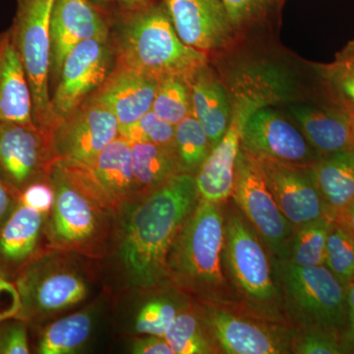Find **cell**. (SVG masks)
<instances>
[{
	"label": "cell",
	"mask_w": 354,
	"mask_h": 354,
	"mask_svg": "<svg viewBox=\"0 0 354 354\" xmlns=\"http://www.w3.org/2000/svg\"><path fill=\"white\" fill-rule=\"evenodd\" d=\"M198 202L195 176L181 172L118 205L109 256L115 258L127 288L146 291L169 283L167 256Z\"/></svg>",
	"instance_id": "6da1fadb"
},
{
	"label": "cell",
	"mask_w": 354,
	"mask_h": 354,
	"mask_svg": "<svg viewBox=\"0 0 354 354\" xmlns=\"http://www.w3.org/2000/svg\"><path fill=\"white\" fill-rule=\"evenodd\" d=\"M46 178L55 191L44 227L46 247L88 259L108 257L115 232L118 205L92 167L57 158Z\"/></svg>",
	"instance_id": "7a4b0ae2"
},
{
	"label": "cell",
	"mask_w": 354,
	"mask_h": 354,
	"mask_svg": "<svg viewBox=\"0 0 354 354\" xmlns=\"http://www.w3.org/2000/svg\"><path fill=\"white\" fill-rule=\"evenodd\" d=\"M223 247V205L198 202L167 256V278L195 301L241 310L225 274Z\"/></svg>",
	"instance_id": "3957f363"
},
{
	"label": "cell",
	"mask_w": 354,
	"mask_h": 354,
	"mask_svg": "<svg viewBox=\"0 0 354 354\" xmlns=\"http://www.w3.org/2000/svg\"><path fill=\"white\" fill-rule=\"evenodd\" d=\"M132 2L114 26L116 64L156 77H183L190 82L208 65V53L186 46L177 36L164 1Z\"/></svg>",
	"instance_id": "277c9868"
},
{
	"label": "cell",
	"mask_w": 354,
	"mask_h": 354,
	"mask_svg": "<svg viewBox=\"0 0 354 354\" xmlns=\"http://www.w3.org/2000/svg\"><path fill=\"white\" fill-rule=\"evenodd\" d=\"M223 264L242 311L288 324L267 247L232 200L223 204Z\"/></svg>",
	"instance_id": "5b68a950"
},
{
	"label": "cell",
	"mask_w": 354,
	"mask_h": 354,
	"mask_svg": "<svg viewBox=\"0 0 354 354\" xmlns=\"http://www.w3.org/2000/svg\"><path fill=\"white\" fill-rule=\"evenodd\" d=\"M82 258L44 249L14 279L21 301L16 318L39 325L83 302L90 295L91 277Z\"/></svg>",
	"instance_id": "8992f818"
},
{
	"label": "cell",
	"mask_w": 354,
	"mask_h": 354,
	"mask_svg": "<svg viewBox=\"0 0 354 354\" xmlns=\"http://www.w3.org/2000/svg\"><path fill=\"white\" fill-rule=\"evenodd\" d=\"M272 272L286 320L295 329H326L344 335L346 288L323 266L300 267L272 258Z\"/></svg>",
	"instance_id": "52a82bcc"
},
{
	"label": "cell",
	"mask_w": 354,
	"mask_h": 354,
	"mask_svg": "<svg viewBox=\"0 0 354 354\" xmlns=\"http://www.w3.org/2000/svg\"><path fill=\"white\" fill-rule=\"evenodd\" d=\"M55 0H16L9 28L31 90L35 124L53 135L60 122L50 94L51 44L50 22Z\"/></svg>",
	"instance_id": "ba28073f"
},
{
	"label": "cell",
	"mask_w": 354,
	"mask_h": 354,
	"mask_svg": "<svg viewBox=\"0 0 354 354\" xmlns=\"http://www.w3.org/2000/svg\"><path fill=\"white\" fill-rule=\"evenodd\" d=\"M193 300V299H192ZM203 326L218 353H290L295 328L239 309L193 300Z\"/></svg>",
	"instance_id": "9c48e42d"
},
{
	"label": "cell",
	"mask_w": 354,
	"mask_h": 354,
	"mask_svg": "<svg viewBox=\"0 0 354 354\" xmlns=\"http://www.w3.org/2000/svg\"><path fill=\"white\" fill-rule=\"evenodd\" d=\"M232 200L259 235L270 256L288 259L293 225L279 209L257 160L241 147L235 165Z\"/></svg>",
	"instance_id": "30bf717a"
},
{
	"label": "cell",
	"mask_w": 354,
	"mask_h": 354,
	"mask_svg": "<svg viewBox=\"0 0 354 354\" xmlns=\"http://www.w3.org/2000/svg\"><path fill=\"white\" fill-rule=\"evenodd\" d=\"M228 95L232 108L230 127L195 174L199 201L223 205L232 198L244 122L256 109L267 106L262 95L246 86L232 85Z\"/></svg>",
	"instance_id": "8fae6325"
},
{
	"label": "cell",
	"mask_w": 354,
	"mask_h": 354,
	"mask_svg": "<svg viewBox=\"0 0 354 354\" xmlns=\"http://www.w3.org/2000/svg\"><path fill=\"white\" fill-rule=\"evenodd\" d=\"M115 64L111 37L77 44L65 58L55 90L53 109L60 120L79 108L106 80Z\"/></svg>",
	"instance_id": "7c38bea8"
},
{
	"label": "cell",
	"mask_w": 354,
	"mask_h": 354,
	"mask_svg": "<svg viewBox=\"0 0 354 354\" xmlns=\"http://www.w3.org/2000/svg\"><path fill=\"white\" fill-rule=\"evenodd\" d=\"M55 160L51 135L36 124L0 122V176L18 196L46 178Z\"/></svg>",
	"instance_id": "4fadbf2b"
},
{
	"label": "cell",
	"mask_w": 354,
	"mask_h": 354,
	"mask_svg": "<svg viewBox=\"0 0 354 354\" xmlns=\"http://www.w3.org/2000/svg\"><path fill=\"white\" fill-rule=\"evenodd\" d=\"M120 135V123L111 109L87 99L53 130V153L55 158L92 167L100 153Z\"/></svg>",
	"instance_id": "5bb4252c"
},
{
	"label": "cell",
	"mask_w": 354,
	"mask_h": 354,
	"mask_svg": "<svg viewBox=\"0 0 354 354\" xmlns=\"http://www.w3.org/2000/svg\"><path fill=\"white\" fill-rule=\"evenodd\" d=\"M241 148L254 157L304 167H313L321 158L299 127L270 106L256 109L247 118Z\"/></svg>",
	"instance_id": "9a60e30c"
},
{
	"label": "cell",
	"mask_w": 354,
	"mask_h": 354,
	"mask_svg": "<svg viewBox=\"0 0 354 354\" xmlns=\"http://www.w3.org/2000/svg\"><path fill=\"white\" fill-rule=\"evenodd\" d=\"M254 158L279 209L293 228L326 216L329 218L312 167Z\"/></svg>",
	"instance_id": "2e32d148"
},
{
	"label": "cell",
	"mask_w": 354,
	"mask_h": 354,
	"mask_svg": "<svg viewBox=\"0 0 354 354\" xmlns=\"http://www.w3.org/2000/svg\"><path fill=\"white\" fill-rule=\"evenodd\" d=\"M177 36L194 50L208 53L225 48L235 30L223 0H162Z\"/></svg>",
	"instance_id": "e0dca14e"
},
{
	"label": "cell",
	"mask_w": 354,
	"mask_h": 354,
	"mask_svg": "<svg viewBox=\"0 0 354 354\" xmlns=\"http://www.w3.org/2000/svg\"><path fill=\"white\" fill-rule=\"evenodd\" d=\"M50 82L57 83L67 55L84 41L109 38L106 18L91 0H55L50 22Z\"/></svg>",
	"instance_id": "ac0fdd59"
},
{
	"label": "cell",
	"mask_w": 354,
	"mask_h": 354,
	"mask_svg": "<svg viewBox=\"0 0 354 354\" xmlns=\"http://www.w3.org/2000/svg\"><path fill=\"white\" fill-rule=\"evenodd\" d=\"M157 88L158 77L115 62L106 80L88 99L111 109L120 130L152 109Z\"/></svg>",
	"instance_id": "d6986e66"
},
{
	"label": "cell",
	"mask_w": 354,
	"mask_h": 354,
	"mask_svg": "<svg viewBox=\"0 0 354 354\" xmlns=\"http://www.w3.org/2000/svg\"><path fill=\"white\" fill-rule=\"evenodd\" d=\"M48 216L18 201L0 230V276L14 281L44 249Z\"/></svg>",
	"instance_id": "ffe728a7"
},
{
	"label": "cell",
	"mask_w": 354,
	"mask_h": 354,
	"mask_svg": "<svg viewBox=\"0 0 354 354\" xmlns=\"http://www.w3.org/2000/svg\"><path fill=\"white\" fill-rule=\"evenodd\" d=\"M290 114L321 158L354 148L353 116L346 109L291 104Z\"/></svg>",
	"instance_id": "44dd1931"
},
{
	"label": "cell",
	"mask_w": 354,
	"mask_h": 354,
	"mask_svg": "<svg viewBox=\"0 0 354 354\" xmlns=\"http://www.w3.org/2000/svg\"><path fill=\"white\" fill-rule=\"evenodd\" d=\"M0 122L35 124L31 90L9 29L0 32Z\"/></svg>",
	"instance_id": "7402d4cb"
},
{
	"label": "cell",
	"mask_w": 354,
	"mask_h": 354,
	"mask_svg": "<svg viewBox=\"0 0 354 354\" xmlns=\"http://www.w3.org/2000/svg\"><path fill=\"white\" fill-rule=\"evenodd\" d=\"M189 83L192 115L204 128L213 150L225 136L232 121L230 95L208 65L198 70Z\"/></svg>",
	"instance_id": "603a6c76"
},
{
	"label": "cell",
	"mask_w": 354,
	"mask_h": 354,
	"mask_svg": "<svg viewBox=\"0 0 354 354\" xmlns=\"http://www.w3.org/2000/svg\"><path fill=\"white\" fill-rule=\"evenodd\" d=\"M91 167L118 207L139 196L133 174L131 145L124 137L120 135L109 143Z\"/></svg>",
	"instance_id": "cb8c5ba5"
},
{
	"label": "cell",
	"mask_w": 354,
	"mask_h": 354,
	"mask_svg": "<svg viewBox=\"0 0 354 354\" xmlns=\"http://www.w3.org/2000/svg\"><path fill=\"white\" fill-rule=\"evenodd\" d=\"M312 169L328 216L333 220L354 200V148L320 158Z\"/></svg>",
	"instance_id": "d4e9b609"
},
{
	"label": "cell",
	"mask_w": 354,
	"mask_h": 354,
	"mask_svg": "<svg viewBox=\"0 0 354 354\" xmlns=\"http://www.w3.org/2000/svg\"><path fill=\"white\" fill-rule=\"evenodd\" d=\"M132 169L140 195L150 192L181 174L176 150L150 143H131Z\"/></svg>",
	"instance_id": "484cf974"
},
{
	"label": "cell",
	"mask_w": 354,
	"mask_h": 354,
	"mask_svg": "<svg viewBox=\"0 0 354 354\" xmlns=\"http://www.w3.org/2000/svg\"><path fill=\"white\" fill-rule=\"evenodd\" d=\"M93 313L88 310L69 314L51 321L44 328L37 342L39 354H71L79 351L90 337L94 325Z\"/></svg>",
	"instance_id": "4316f807"
},
{
	"label": "cell",
	"mask_w": 354,
	"mask_h": 354,
	"mask_svg": "<svg viewBox=\"0 0 354 354\" xmlns=\"http://www.w3.org/2000/svg\"><path fill=\"white\" fill-rule=\"evenodd\" d=\"M164 337L174 354L218 353L191 298L174 319Z\"/></svg>",
	"instance_id": "83f0119b"
},
{
	"label": "cell",
	"mask_w": 354,
	"mask_h": 354,
	"mask_svg": "<svg viewBox=\"0 0 354 354\" xmlns=\"http://www.w3.org/2000/svg\"><path fill=\"white\" fill-rule=\"evenodd\" d=\"M332 218H319L293 228L288 262L300 267L325 264L326 246Z\"/></svg>",
	"instance_id": "f1b7e54d"
},
{
	"label": "cell",
	"mask_w": 354,
	"mask_h": 354,
	"mask_svg": "<svg viewBox=\"0 0 354 354\" xmlns=\"http://www.w3.org/2000/svg\"><path fill=\"white\" fill-rule=\"evenodd\" d=\"M174 150L181 171L195 176L212 152L208 136L199 121L187 116L176 125Z\"/></svg>",
	"instance_id": "f546056e"
},
{
	"label": "cell",
	"mask_w": 354,
	"mask_h": 354,
	"mask_svg": "<svg viewBox=\"0 0 354 354\" xmlns=\"http://www.w3.org/2000/svg\"><path fill=\"white\" fill-rule=\"evenodd\" d=\"M151 111L160 120L174 127L184 118L192 115L190 83L179 76L158 77Z\"/></svg>",
	"instance_id": "4dcf8cb0"
},
{
	"label": "cell",
	"mask_w": 354,
	"mask_h": 354,
	"mask_svg": "<svg viewBox=\"0 0 354 354\" xmlns=\"http://www.w3.org/2000/svg\"><path fill=\"white\" fill-rule=\"evenodd\" d=\"M317 69L335 104L354 113V41L337 53L334 62Z\"/></svg>",
	"instance_id": "1f68e13d"
},
{
	"label": "cell",
	"mask_w": 354,
	"mask_h": 354,
	"mask_svg": "<svg viewBox=\"0 0 354 354\" xmlns=\"http://www.w3.org/2000/svg\"><path fill=\"white\" fill-rule=\"evenodd\" d=\"M155 288L152 295L140 306L134 320V329L140 335H150L164 337L178 312L188 304L179 301L171 295L158 292Z\"/></svg>",
	"instance_id": "d6a6232c"
},
{
	"label": "cell",
	"mask_w": 354,
	"mask_h": 354,
	"mask_svg": "<svg viewBox=\"0 0 354 354\" xmlns=\"http://www.w3.org/2000/svg\"><path fill=\"white\" fill-rule=\"evenodd\" d=\"M326 267L348 288L354 278V239L332 221L326 246Z\"/></svg>",
	"instance_id": "836d02e7"
},
{
	"label": "cell",
	"mask_w": 354,
	"mask_h": 354,
	"mask_svg": "<svg viewBox=\"0 0 354 354\" xmlns=\"http://www.w3.org/2000/svg\"><path fill=\"white\" fill-rule=\"evenodd\" d=\"M176 127L160 120L153 111H148L136 122L121 128L120 136L131 143H150L174 148Z\"/></svg>",
	"instance_id": "e575fe53"
},
{
	"label": "cell",
	"mask_w": 354,
	"mask_h": 354,
	"mask_svg": "<svg viewBox=\"0 0 354 354\" xmlns=\"http://www.w3.org/2000/svg\"><path fill=\"white\" fill-rule=\"evenodd\" d=\"M291 353L337 354L348 353L342 334L326 329L295 330L290 344Z\"/></svg>",
	"instance_id": "d590c367"
},
{
	"label": "cell",
	"mask_w": 354,
	"mask_h": 354,
	"mask_svg": "<svg viewBox=\"0 0 354 354\" xmlns=\"http://www.w3.org/2000/svg\"><path fill=\"white\" fill-rule=\"evenodd\" d=\"M235 31L259 19L279 0H223Z\"/></svg>",
	"instance_id": "8d00e7d4"
},
{
	"label": "cell",
	"mask_w": 354,
	"mask_h": 354,
	"mask_svg": "<svg viewBox=\"0 0 354 354\" xmlns=\"http://www.w3.org/2000/svg\"><path fill=\"white\" fill-rule=\"evenodd\" d=\"M29 324L18 318H11L0 323V354H28Z\"/></svg>",
	"instance_id": "74e56055"
},
{
	"label": "cell",
	"mask_w": 354,
	"mask_h": 354,
	"mask_svg": "<svg viewBox=\"0 0 354 354\" xmlns=\"http://www.w3.org/2000/svg\"><path fill=\"white\" fill-rule=\"evenodd\" d=\"M19 201L48 216L55 201V191L46 177L28 185L20 193Z\"/></svg>",
	"instance_id": "f35d334b"
},
{
	"label": "cell",
	"mask_w": 354,
	"mask_h": 354,
	"mask_svg": "<svg viewBox=\"0 0 354 354\" xmlns=\"http://www.w3.org/2000/svg\"><path fill=\"white\" fill-rule=\"evenodd\" d=\"M21 301L15 283L0 276V323L19 314Z\"/></svg>",
	"instance_id": "ab89813d"
},
{
	"label": "cell",
	"mask_w": 354,
	"mask_h": 354,
	"mask_svg": "<svg viewBox=\"0 0 354 354\" xmlns=\"http://www.w3.org/2000/svg\"><path fill=\"white\" fill-rule=\"evenodd\" d=\"M131 351L136 354H174L164 337L150 335L135 337L132 341Z\"/></svg>",
	"instance_id": "60d3db41"
},
{
	"label": "cell",
	"mask_w": 354,
	"mask_h": 354,
	"mask_svg": "<svg viewBox=\"0 0 354 354\" xmlns=\"http://www.w3.org/2000/svg\"><path fill=\"white\" fill-rule=\"evenodd\" d=\"M18 201H19V196L4 183L3 179L0 176V230L12 214Z\"/></svg>",
	"instance_id": "b9f144b4"
},
{
	"label": "cell",
	"mask_w": 354,
	"mask_h": 354,
	"mask_svg": "<svg viewBox=\"0 0 354 354\" xmlns=\"http://www.w3.org/2000/svg\"><path fill=\"white\" fill-rule=\"evenodd\" d=\"M346 326L344 332V342L348 353H354V283L351 281L346 288Z\"/></svg>",
	"instance_id": "7bdbcfd3"
},
{
	"label": "cell",
	"mask_w": 354,
	"mask_h": 354,
	"mask_svg": "<svg viewBox=\"0 0 354 354\" xmlns=\"http://www.w3.org/2000/svg\"><path fill=\"white\" fill-rule=\"evenodd\" d=\"M332 221L344 228L354 239V200L339 213L335 214Z\"/></svg>",
	"instance_id": "ee69618b"
},
{
	"label": "cell",
	"mask_w": 354,
	"mask_h": 354,
	"mask_svg": "<svg viewBox=\"0 0 354 354\" xmlns=\"http://www.w3.org/2000/svg\"><path fill=\"white\" fill-rule=\"evenodd\" d=\"M91 1L94 4L106 3V2L113 1L129 2V3H132V2L142 1V0H91Z\"/></svg>",
	"instance_id": "f6af8a7d"
},
{
	"label": "cell",
	"mask_w": 354,
	"mask_h": 354,
	"mask_svg": "<svg viewBox=\"0 0 354 354\" xmlns=\"http://www.w3.org/2000/svg\"><path fill=\"white\" fill-rule=\"evenodd\" d=\"M351 116H353V136H354V113H351Z\"/></svg>",
	"instance_id": "bcb514c9"
},
{
	"label": "cell",
	"mask_w": 354,
	"mask_h": 354,
	"mask_svg": "<svg viewBox=\"0 0 354 354\" xmlns=\"http://www.w3.org/2000/svg\"><path fill=\"white\" fill-rule=\"evenodd\" d=\"M353 283H354V278H353Z\"/></svg>",
	"instance_id": "7dc6e473"
}]
</instances>
